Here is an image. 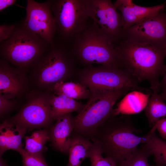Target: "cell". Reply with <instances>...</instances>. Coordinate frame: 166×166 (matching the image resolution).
I'll return each instance as SVG.
<instances>
[{
    "label": "cell",
    "instance_id": "21",
    "mask_svg": "<svg viewBox=\"0 0 166 166\" xmlns=\"http://www.w3.org/2000/svg\"><path fill=\"white\" fill-rule=\"evenodd\" d=\"M158 93L152 91L144 109L149 126L152 127L159 120L166 116V104Z\"/></svg>",
    "mask_w": 166,
    "mask_h": 166
},
{
    "label": "cell",
    "instance_id": "3",
    "mask_svg": "<svg viewBox=\"0 0 166 166\" xmlns=\"http://www.w3.org/2000/svg\"><path fill=\"white\" fill-rule=\"evenodd\" d=\"M75 60L71 50L54 43L30 69L32 89L50 91L57 83L70 79L75 73Z\"/></svg>",
    "mask_w": 166,
    "mask_h": 166
},
{
    "label": "cell",
    "instance_id": "4",
    "mask_svg": "<svg viewBox=\"0 0 166 166\" xmlns=\"http://www.w3.org/2000/svg\"><path fill=\"white\" fill-rule=\"evenodd\" d=\"M72 40L71 51L82 64L122 68L114 43L94 22L87 24Z\"/></svg>",
    "mask_w": 166,
    "mask_h": 166
},
{
    "label": "cell",
    "instance_id": "18",
    "mask_svg": "<svg viewBox=\"0 0 166 166\" xmlns=\"http://www.w3.org/2000/svg\"><path fill=\"white\" fill-rule=\"evenodd\" d=\"M93 145L90 139L75 133L71 137L67 166H80L84 159L89 158Z\"/></svg>",
    "mask_w": 166,
    "mask_h": 166
},
{
    "label": "cell",
    "instance_id": "13",
    "mask_svg": "<svg viewBox=\"0 0 166 166\" xmlns=\"http://www.w3.org/2000/svg\"><path fill=\"white\" fill-rule=\"evenodd\" d=\"M163 10L125 30L124 34L152 43L166 45V14Z\"/></svg>",
    "mask_w": 166,
    "mask_h": 166
},
{
    "label": "cell",
    "instance_id": "17",
    "mask_svg": "<svg viewBox=\"0 0 166 166\" xmlns=\"http://www.w3.org/2000/svg\"><path fill=\"white\" fill-rule=\"evenodd\" d=\"M151 94L136 90L128 93L118 103L112 114L130 115L140 112L145 108Z\"/></svg>",
    "mask_w": 166,
    "mask_h": 166
},
{
    "label": "cell",
    "instance_id": "10",
    "mask_svg": "<svg viewBox=\"0 0 166 166\" xmlns=\"http://www.w3.org/2000/svg\"><path fill=\"white\" fill-rule=\"evenodd\" d=\"M89 18L112 40L114 44L122 37L124 30L121 14L110 0H84Z\"/></svg>",
    "mask_w": 166,
    "mask_h": 166
},
{
    "label": "cell",
    "instance_id": "22",
    "mask_svg": "<svg viewBox=\"0 0 166 166\" xmlns=\"http://www.w3.org/2000/svg\"><path fill=\"white\" fill-rule=\"evenodd\" d=\"M24 137V149L28 152L34 154H42L45 144L50 139L49 133L45 129L35 131L30 136Z\"/></svg>",
    "mask_w": 166,
    "mask_h": 166
},
{
    "label": "cell",
    "instance_id": "16",
    "mask_svg": "<svg viewBox=\"0 0 166 166\" xmlns=\"http://www.w3.org/2000/svg\"><path fill=\"white\" fill-rule=\"evenodd\" d=\"M27 130L10 118L4 121L0 126V156L7 150L18 152L23 148L22 139Z\"/></svg>",
    "mask_w": 166,
    "mask_h": 166
},
{
    "label": "cell",
    "instance_id": "14",
    "mask_svg": "<svg viewBox=\"0 0 166 166\" xmlns=\"http://www.w3.org/2000/svg\"><path fill=\"white\" fill-rule=\"evenodd\" d=\"M113 4L121 12L124 31L157 14L164 9L166 2L151 7L137 5L131 0H117Z\"/></svg>",
    "mask_w": 166,
    "mask_h": 166
},
{
    "label": "cell",
    "instance_id": "27",
    "mask_svg": "<svg viewBox=\"0 0 166 166\" xmlns=\"http://www.w3.org/2000/svg\"><path fill=\"white\" fill-rule=\"evenodd\" d=\"M21 99H9L0 95V117L4 116L13 110L18 105Z\"/></svg>",
    "mask_w": 166,
    "mask_h": 166
},
{
    "label": "cell",
    "instance_id": "25",
    "mask_svg": "<svg viewBox=\"0 0 166 166\" xmlns=\"http://www.w3.org/2000/svg\"><path fill=\"white\" fill-rule=\"evenodd\" d=\"M93 142V145L89 157L91 166H117L115 162L110 158L103 157L100 146L96 142Z\"/></svg>",
    "mask_w": 166,
    "mask_h": 166
},
{
    "label": "cell",
    "instance_id": "11",
    "mask_svg": "<svg viewBox=\"0 0 166 166\" xmlns=\"http://www.w3.org/2000/svg\"><path fill=\"white\" fill-rule=\"evenodd\" d=\"M26 10L24 26L53 45L57 27L49 0L39 3L28 0Z\"/></svg>",
    "mask_w": 166,
    "mask_h": 166
},
{
    "label": "cell",
    "instance_id": "2",
    "mask_svg": "<svg viewBox=\"0 0 166 166\" xmlns=\"http://www.w3.org/2000/svg\"><path fill=\"white\" fill-rule=\"evenodd\" d=\"M112 114L96 130L90 139L100 146L102 153L110 158L117 166L128 158L140 144H145L156 130L155 126L146 134H134L140 130L134 125L129 115Z\"/></svg>",
    "mask_w": 166,
    "mask_h": 166
},
{
    "label": "cell",
    "instance_id": "15",
    "mask_svg": "<svg viewBox=\"0 0 166 166\" xmlns=\"http://www.w3.org/2000/svg\"><path fill=\"white\" fill-rule=\"evenodd\" d=\"M49 133L50 139L54 147L63 152H68L71 137L74 127V117L71 113L58 117Z\"/></svg>",
    "mask_w": 166,
    "mask_h": 166
},
{
    "label": "cell",
    "instance_id": "29",
    "mask_svg": "<svg viewBox=\"0 0 166 166\" xmlns=\"http://www.w3.org/2000/svg\"><path fill=\"white\" fill-rule=\"evenodd\" d=\"M154 126L161 137L166 140V118L165 117L161 118Z\"/></svg>",
    "mask_w": 166,
    "mask_h": 166
},
{
    "label": "cell",
    "instance_id": "31",
    "mask_svg": "<svg viewBox=\"0 0 166 166\" xmlns=\"http://www.w3.org/2000/svg\"><path fill=\"white\" fill-rule=\"evenodd\" d=\"M166 89V71L163 75V77L160 82L159 86V91L160 90L162 91Z\"/></svg>",
    "mask_w": 166,
    "mask_h": 166
},
{
    "label": "cell",
    "instance_id": "8",
    "mask_svg": "<svg viewBox=\"0 0 166 166\" xmlns=\"http://www.w3.org/2000/svg\"><path fill=\"white\" fill-rule=\"evenodd\" d=\"M52 93L49 90H31L24 97L25 102L22 108L10 120L27 130L49 126L54 120L50 103Z\"/></svg>",
    "mask_w": 166,
    "mask_h": 166
},
{
    "label": "cell",
    "instance_id": "28",
    "mask_svg": "<svg viewBox=\"0 0 166 166\" xmlns=\"http://www.w3.org/2000/svg\"><path fill=\"white\" fill-rule=\"evenodd\" d=\"M16 27L14 24L7 25L5 24L0 26V43L9 38L14 33Z\"/></svg>",
    "mask_w": 166,
    "mask_h": 166
},
{
    "label": "cell",
    "instance_id": "33",
    "mask_svg": "<svg viewBox=\"0 0 166 166\" xmlns=\"http://www.w3.org/2000/svg\"><path fill=\"white\" fill-rule=\"evenodd\" d=\"M0 166H8L7 165L5 161L2 159V157H0Z\"/></svg>",
    "mask_w": 166,
    "mask_h": 166
},
{
    "label": "cell",
    "instance_id": "26",
    "mask_svg": "<svg viewBox=\"0 0 166 166\" xmlns=\"http://www.w3.org/2000/svg\"><path fill=\"white\" fill-rule=\"evenodd\" d=\"M18 152L22 156L23 166H48L42 154L30 153L23 148Z\"/></svg>",
    "mask_w": 166,
    "mask_h": 166
},
{
    "label": "cell",
    "instance_id": "34",
    "mask_svg": "<svg viewBox=\"0 0 166 166\" xmlns=\"http://www.w3.org/2000/svg\"><path fill=\"white\" fill-rule=\"evenodd\" d=\"M157 166H165V165L160 164L156 163Z\"/></svg>",
    "mask_w": 166,
    "mask_h": 166
},
{
    "label": "cell",
    "instance_id": "30",
    "mask_svg": "<svg viewBox=\"0 0 166 166\" xmlns=\"http://www.w3.org/2000/svg\"><path fill=\"white\" fill-rule=\"evenodd\" d=\"M16 2V0H0V11L9 6L15 4Z\"/></svg>",
    "mask_w": 166,
    "mask_h": 166
},
{
    "label": "cell",
    "instance_id": "1",
    "mask_svg": "<svg viewBox=\"0 0 166 166\" xmlns=\"http://www.w3.org/2000/svg\"><path fill=\"white\" fill-rule=\"evenodd\" d=\"M121 67L139 81L147 80L159 91V78L166 71V45L152 43L123 34L115 44Z\"/></svg>",
    "mask_w": 166,
    "mask_h": 166
},
{
    "label": "cell",
    "instance_id": "19",
    "mask_svg": "<svg viewBox=\"0 0 166 166\" xmlns=\"http://www.w3.org/2000/svg\"><path fill=\"white\" fill-rule=\"evenodd\" d=\"M50 103L54 120H56L61 115L73 112H77L79 114L85 105L77 100L64 96L56 95L52 93Z\"/></svg>",
    "mask_w": 166,
    "mask_h": 166
},
{
    "label": "cell",
    "instance_id": "32",
    "mask_svg": "<svg viewBox=\"0 0 166 166\" xmlns=\"http://www.w3.org/2000/svg\"><path fill=\"white\" fill-rule=\"evenodd\" d=\"M159 95L164 101H166V89L162 90Z\"/></svg>",
    "mask_w": 166,
    "mask_h": 166
},
{
    "label": "cell",
    "instance_id": "20",
    "mask_svg": "<svg viewBox=\"0 0 166 166\" xmlns=\"http://www.w3.org/2000/svg\"><path fill=\"white\" fill-rule=\"evenodd\" d=\"M56 95H62L75 100L89 98L90 90L79 82H61L55 85L50 90Z\"/></svg>",
    "mask_w": 166,
    "mask_h": 166
},
{
    "label": "cell",
    "instance_id": "23",
    "mask_svg": "<svg viewBox=\"0 0 166 166\" xmlns=\"http://www.w3.org/2000/svg\"><path fill=\"white\" fill-rule=\"evenodd\" d=\"M151 155L149 148L145 143L143 144L117 166H154L150 165L148 163V158Z\"/></svg>",
    "mask_w": 166,
    "mask_h": 166
},
{
    "label": "cell",
    "instance_id": "12",
    "mask_svg": "<svg viewBox=\"0 0 166 166\" xmlns=\"http://www.w3.org/2000/svg\"><path fill=\"white\" fill-rule=\"evenodd\" d=\"M30 69L11 65L0 59V95L9 99L23 98L32 90L28 74Z\"/></svg>",
    "mask_w": 166,
    "mask_h": 166
},
{
    "label": "cell",
    "instance_id": "9",
    "mask_svg": "<svg viewBox=\"0 0 166 166\" xmlns=\"http://www.w3.org/2000/svg\"><path fill=\"white\" fill-rule=\"evenodd\" d=\"M57 31L65 39L72 40L86 26L89 18L84 0H49Z\"/></svg>",
    "mask_w": 166,
    "mask_h": 166
},
{
    "label": "cell",
    "instance_id": "5",
    "mask_svg": "<svg viewBox=\"0 0 166 166\" xmlns=\"http://www.w3.org/2000/svg\"><path fill=\"white\" fill-rule=\"evenodd\" d=\"M51 46L22 25L16 26L12 36L1 42L0 55L14 66L30 69Z\"/></svg>",
    "mask_w": 166,
    "mask_h": 166
},
{
    "label": "cell",
    "instance_id": "7",
    "mask_svg": "<svg viewBox=\"0 0 166 166\" xmlns=\"http://www.w3.org/2000/svg\"><path fill=\"white\" fill-rule=\"evenodd\" d=\"M79 83L90 91L95 90L127 89L142 92H150L139 86V82L125 69L113 66L90 65L78 72Z\"/></svg>",
    "mask_w": 166,
    "mask_h": 166
},
{
    "label": "cell",
    "instance_id": "24",
    "mask_svg": "<svg viewBox=\"0 0 166 166\" xmlns=\"http://www.w3.org/2000/svg\"><path fill=\"white\" fill-rule=\"evenodd\" d=\"M154 155L156 163L166 164V141L157 136L154 132L145 143Z\"/></svg>",
    "mask_w": 166,
    "mask_h": 166
},
{
    "label": "cell",
    "instance_id": "6",
    "mask_svg": "<svg viewBox=\"0 0 166 166\" xmlns=\"http://www.w3.org/2000/svg\"><path fill=\"white\" fill-rule=\"evenodd\" d=\"M129 90L125 89L95 90L82 111L74 117V133L90 140L97 128L112 114L113 107Z\"/></svg>",
    "mask_w": 166,
    "mask_h": 166
}]
</instances>
